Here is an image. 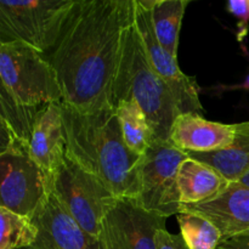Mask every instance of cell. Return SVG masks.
I'll use <instances>...</instances> for the list:
<instances>
[{
	"instance_id": "obj_1",
	"label": "cell",
	"mask_w": 249,
	"mask_h": 249,
	"mask_svg": "<svg viewBox=\"0 0 249 249\" xmlns=\"http://www.w3.org/2000/svg\"><path fill=\"white\" fill-rule=\"evenodd\" d=\"M135 0H75L48 53L66 105L79 113L113 106V84ZM116 109V108H114Z\"/></svg>"
},
{
	"instance_id": "obj_2",
	"label": "cell",
	"mask_w": 249,
	"mask_h": 249,
	"mask_svg": "<svg viewBox=\"0 0 249 249\" xmlns=\"http://www.w3.org/2000/svg\"><path fill=\"white\" fill-rule=\"evenodd\" d=\"M66 155L101 180L118 198L140 194L143 157L126 146L114 108L79 113L61 101Z\"/></svg>"
},
{
	"instance_id": "obj_3",
	"label": "cell",
	"mask_w": 249,
	"mask_h": 249,
	"mask_svg": "<svg viewBox=\"0 0 249 249\" xmlns=\"http://www.w3.org/2000/svg\"><path fill=\"white\" fill-rule=\"evenodd\" d=\"M135 100L147 116L155 140L168 141L173 123L180 114L173 91L148 60L135 24L125 29L113 84V106Z\"/></svg>"
},
{
	"instance_id": "obj_4",
	"label": "cell",
	"mask_w": 249,
	"mask_h": 249,
	"mask_svg": "<svg viewBox=\"0 0 249 249\" xmlns=\"http://www.w3.org/2000/svg\"><path fill=\"white\" fill-rule=\"evenodd\" d=\"M1 88L16 104L44 107L63 100L48 56L22 41L0 43Z\"/></svg>"
},
{
	"instance_id": "obj_5",
	"label": "cell",
	"mask_w": 249,
	"mask_h": 249,
	"mask_svg": "<svg viewBox=\"0 0 249 249\" xmlns=\"http://www.w3.org/2000/svg\"><path fill=\"white\" fill-rule=\"evenodd\" d=\"M75 0H0V43L22 41L48 55Z\"/></svg>"
},
{
	"instance_id": "obj_6",
	"label": "cell",
	"mask_w": 249,
	"mask_h": 249,
	"mask_svg": "<svg viewBox=\"0 0 249 249\" xmlns=\"http://www.w3.org/2000/svg\"><path fill=\"white\" fill-rule=\"evenodd\" d=\"M50 189L67 213L87 232L100 238L102 221L118 197L67 155L61 167L50 174Z\"/></svg>"
},
{
	"instance_id": "obj_7",
	"label": "cell",
	"mask_w": 249,
	"mask_h": 249,
	"mask_svg": "<svg viewBox=\"0 0 249 249\" xmlns=\"http://www.w3.org/2000/svg\"><path fill=\"white\" fill-rule=\"evenodd\" d=\"M187 157L186 152L175 147L169 140H153L143 157L140 194L135 199L136 203L163 218L181 213L178 172Z\"/></svg>"
},
{
	"instance_id": "obj_8",
	"label": "cell",
	"mask_w": 249,
	"mask_h": 249,
	"mask_svg": "<svg viewBox=\"0 0 249 249\" xmlns=\"http://www.w3.org/2000/svg\"><path fill=\"white\" fill-rule=\"evenodd\" d=\"M50 191V174L28 152L0 153V207L33 218Z\"/></svg>"
},
{
	"instance_id": "obj_9",
	"label": "cell",
	"mask_w": 249,
	"mask_h": 249,
	"mask_svg": "<svg viewBox=\"0 0 249 249\" xmlns=\"http://www.w3.org/2000/svg\"><path fill=\"white\" fill-rule=\"evenodd\" d=\"M135 24L151 65L173 91L180 113L203 112L199 100L201 87L194 77L185 74L180 70L178 58L173 57L160 44L153 31L147 0H135Z\"/></svg>"
},
{
	"instance_id": "obj_10",
	"label": "cell",
	"mask_w": 249,
	"mask_h": 249,
	"mask_svg": "<svg viewBox=\"0 0 249 249\" xmlns=\"http://www.w3.org/2000/svg\"><path fill=\"white\" fill-rule=\"evenodd\" d=\"M167 218L145 211L135 199L118 198L102 221L105 249H157L156 236Z\"/></svg>"
},
{
	"instance_id": "obj_11",
	"label": "cell",
	"mask_w": 249,
	"mask_h": 249,
	"mask_svg": "<svg viewBox=\"0 0 249 249\" xmlns=\"http://www.w3.org/2000/svg\"><path fill=\"white\" fill-rule=\"evenodd\" d=\"M38 229L36 242L24 249H105L101 238L84 230L53 191L32 218Z\"/></svg>"
},
{
	"instance_id": "obj_12",
	"label": "cell",
	"mask_w": 249,
	"mask_h": 249,
	"mask_svg": "<svg viewBox=\"0 0 249 249\" xmlns=\"http://www.w3.org/2000/svg\"><path fill=\"white\" fill-rule=\"evenodd\" d=\"M182 211L208 219L220 231L223 240L246 233L249 231V186L231 182L215 198L199 204L182 206Z\"/></svg>"
},
{
	"instance_id": "obj_13",
	"label": "cell",
	"mask_w": 249,
	"mask_h": 249,
	"mask_svg": "<svg viewBox=\"0 0 249 249\" xmlns=\"http://www.w3.org/2000/svg\"><path fill=\"white\" fill-rule=\"evenodd\" d=\"M235 139V124L208 121L198 113H180L173 123L169 136V141L175 147L195 153L223 150Z\"/></svg>"
},
{
	"instance_id": "obj_14",
	"label": "cell",
	"mask_w": 249,
	"mask_h": 249,
	"mask_svg": "<svg viewBox=\"0 0 249 249\" xmlns=\"http://www.w3.org/2000/svg\"><path fill=\"white\" fill-rule=\"evenodd\" d=\"M28 155L49 174L55 173L63 163L66 139L61 102L40 109L32 130Z\"/></svg>"
},
{
	"instance_id": "obj_15",
	"label": "cell",
	"mask_w": 249,
	"mask_h": 249,
	"mask_svg": "<svg viewBox=\"0 0 249 249\" xmlns=\"http://www.w3.org/2000/svg\"><path fill=\"white\" fill-rule=\"evenodd\" d=\"M231 182L211 165L187 157L178 172V187L182 206H192L218 197Z\"/></svg>"
},
{
	"instance_id": "obj_16",
	"label": "cell",
	"mask_w": 249,
	"mask_h": 249,
	"mask_svg": "<svg viewBox=\"0 0 249 249\" xmlns=\"http://www.w3.org/2000/svg\"><path fill=\"white\" fill-rule=\"evenodd\" d=\"M0 153L9 151L28 152L32 130L43 107L21 106L0 89Z\"/></svg>"
},
{
	"instance_id": "obj_17",
	"label": "cell",
	"mask_w": 249,
	"mask_h": 249,
	"mask_svg": "<svg viewBox=\"0 0 249 249\" xmlns=\"http://www.w3.org/2000/svg\"><path fill=\"white\" fill-rule=\"evenodd\" d=\"M236 139L229 147L206 153L186 152L194 160L211 165L230 182H238L249 174V131L235 124Z\"/></svg>"
},
{
	"instance_id": "obj_18",
	"label": "cell",
	"mask_w": 249,
	"mask_h": 249,
	"mask_svg": "<svg viewBox=\"0 0 249 249\" xmlns=\"http://www.w3.org/2000/svg\"><path fill=\"white\" fill-rule=\"evenodd\" d=\"M147 4L158 41L165 51L178 58L180 31L190 0H147Z\"/></svg>"
},
{
	"instance_id": "obj_19",
	"label": "cell",
	"mask_w": 249,
	"mask_h": 249,
	"mask_svg": "<svg viewBox=\"0 0 249 249\" xmlns=\"http://www.w3.org/2000/svg\"><path fill=\"white\" fill-rule=\"evenodd\" d=\"M116 114L126 146L136 155L145 156L155 140V134L140 105L135 100L119 102Z\"/></svg>"
},
{
	"instance_id": "obj_20",
	"label": "cell",
	"mask_w": 249,
	"mask_h": 249,
	"mask_svg": "<svg viewBox=\"0 0 249 249\" xmlns=\"http://www.w3.org/2000/svg\"><path fill=\"white\" fill-rule=\"evenodd\" d=\"M0 249H24L36 242L38 229L32 218L0 207Z\"/></svg>"
},
{
	"instance_id": "obj_21",
	"label": "cell",
	"mask_w": 249,
	"mask_h": 249,
	"mask_svg": "<svg viewBox=\"0 0 249 249\" xmlns=\"http://www.w3.org/2000/svg\"><path fill=\"white\" fill-rule=\"evenodd\" d=\"M177 219L180 235L189 249H218L223 236L208 219L185 211L178 214Z\"/></svg>"
},
{
	"instance_id": "obj_22",
	"label": "cell",
	"mask_w": 249,
	"mask_h": 249,
	"mask_svg": "<svg viewBox=\"0 0 249 249\" xmlns=\"http://www.w3.org/2000/svg\"><path fill=\"white\" fill-rule=\"evenodd\" d=\"M226 11L237 18L236 36L242 44L249 31V0H229L226 2Z\"/></svg>"
},
{
	"instance_id": "obj_23",
	"label": "cell",
	"mask_w": 249,
	"mask_h": 249,
	"mask_svg": "<svg viewBox=\"0 0 249 249\" xmlns=\"http://www.w3.org/2000/svg\"><path fill=\"white\" fill-rule=\"evenodd\" d=\"M157 249H189L184 238L180 235H173L167 229H160L156 236Z\"/></svg>"
},
{
	"instance_id": "obj_24",
	"label": "cell",
	"mask_w": 249,
	"mask_h": 249,
	"mask_svg": "<svg viewBox=\"0 0 249 249\" xmlns=\"http://www.w3.org/2000/svg\"><path fill=\"white\" fill-rule=\"evenodd\" d=\"M203 91L208 92V94L213 95V96H221L224 92L228 91H247L249 92V74L245 78V80L241 83H237V84H216L214 87L207 88V89H203Z\"/></svg>"
},
{
	"instance_id": "obj_25",
	"label": "cell",
	"mask_w": 249,
	"mask_h": 249,
	"mask_svg": "<svg viewBox=\"0 0 249 249\" xmlns=\"http://www.w3.org/2000/svg\"><path fill=\"white\" fill-rule=\"evenodd\" d=\"M218 249H249V235L241 233L232 237L224 238Z\"/></svg>"
},
{
	"instance_id": "obj_26",
	"label": "cell",
	"mask_w": 249,
	"mask_h": 249,
	"mask_svg": "<svg viewBox=\"0 0 249 249\" xmlns=\"http://www.w3.org/2000/svg\"><path fill=\"white\" fill-rule=\"evenodd\" d=\"M238 126L242 129H245V130L249 131V121L248 122H242V123H237Z\"/></svg>"
},
{
	"instance_id": "obj_27",
	"label": "cell",
	"mask_w": 249,
	"mask_h": 249,
	"mask_svg": "<svg viewBox=\"0 0 249 249\" xmlns=\"http://www.w3.org/2000/svg\"><path fill=\"white\" fill-rule=\"evenodd\" d=\"M238 182H241V184L246 185V186H249V174L246 175L245 178H242V179H241Z\"/></svg>"
},
{
	"instance_id": "obj_28",
	"label": "cell",
	"mask_w": 249,
	"mask_h": 249,
	"mask_svg": "<svg viewBox=\"0 0 249 249\" xmlns=\"http://www.w3.org/2000/svg\"><path fill=\"white\" fill-rule=\"evenodd\" d=\"M246 233H248V235H249V231H248V232H246Z\"/></svg>"
}]
</instances>
